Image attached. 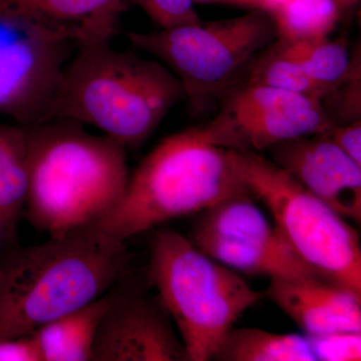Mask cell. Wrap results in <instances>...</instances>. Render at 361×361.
Listing matches in <instances>:
<instances>
[{
  "label": "cell",
  "mask_w": 361,
  "mask_h": 361,
  "mask_svg": "<svg viewBox=\"0 0 361 361\" xmlns=\"http://www.w3.org/2000/svg\"><path fill=\"white\" fill-rule=\"evenodd\" d=\"M84 127L68 120L25 127L26 216L49 237L97 224L118 205L129 182L127 149Z\"/></svg>",
  "instance_id": "obj_1"
},
{
  "label": "cell",
  "mask_w": 361,
  "mask_h": 361,
  "mask_svg": "<svg viewBox=\"0 0 361 361\" xmlns=\"http://www.w3.org/2000/svg\"><path fill=\"white\" fill-rule=\"evenodd\" d=\"M130 261L126 242L94 225L9 252L0 260V338L32 334L103 296Z\"/></svg>",
  "instance_id": "obj_2"
},
{
  "label": "cell",
  "mask_w": 361,
  "mask_h": 361,
  "mask_svg": "<svg viewBox=\"0 0 361 361\" xmlns=\"http://www.w3.org/2000/svg\"><path fill=\"white\" fill-rule=\"evenodd\" d=\"M184 99L179 80L156 59L116 49L111 42H87L66 63L47 122L92 126L135 148Z\"/></svg>",
  "instance_id": "obj_3"
},
{
  "label": "cell",
  "mask_w": 361,
  "mask_h": 361,
  "mask_svg": "<svg viewBox=\"0 0 361 361\" xmlns=\"http://www.w3.org/2000/svg\"><path fill=\"white\" fill-rule=\"evenodd\" d=\"M240 195L251 194L228 149L207 141L200 128H191L169 135L145 157L118 205L94 226L126 242Z\"/></svg>",
  "instance_id": "obj_4"
},
{
  "label": "cell",
  "mask_w": 361,
  "mask_h": 361,
  "mask_svg": "<svg viewBox=\"0 0 361 361\" xmlns=\"http://www.w3.org/2000/svg\"><path fill=\"white\" fill-rule=\"evenodd\" d=\"M149 278L189 361L212 360L235 322L262 293L172 230L156 234Z\"/></svg>",
  "instance_id": "obj_5"
},
{
  "label": "cell",
  "mask_w": 361,
  "mask_h": 361,
  "mask_svg": "<svg viewBox=\"0 0 361 361\" xmlns=\"http://www.w3.org/2000/svg\"><path fill=\"white\" fill-rule=\"evenodd\" d=\"M252 196L301 261L318 276L361 294L360 235L341 214L261 153L228 149Z\"/></svg>",
  "instance_id": "obj_6"
},
{
  "label": "cell",
  "mask_w": 361,
  "mask_h": 361,
  "mask_svg": "<svg viewBox=\"0 0 361 361\" xmlns=\"http://www.w3.org/2000/svg\"><path fill=\"white\" fill-rule=\"evenodd\" d=\"M130 44L172 71L194 110L240 84L259 52L277 39L269 13L198 21L153 32H129Z\"/></svg>",
  "instance_id": "obj_7"
},
{
  "label": "cell",
  "mask_w": 361,
  "mask_h": 361,
  "mask_svg": "<svg viewBox=\"0 0 361 361\" xmlns=\"http://www.w3.org/2000/svg\"><path fill=\"white\" fill-rule=\"evenodd\" d=\"M219 101L217 115L200 130L207 141L225 149L261 153L334 126L320 99L266 85L240 82Z\"/></svg>",
  "instance_id": "obj_8"
},
{
  "label": "cell",
  "mask_w": 361,
  "mask_h": 361,
  "mask_svg": "<svg viewBox=\"0 0 361 361\" xmlns=\"http://www.w3.org/2000/svg\"><path fill=\"white\" fill-rule=\"evenodd\" d=\"M240 195L199 213L195 246L235 272L273 278L315 274L250 198Z\"/></svg>",
  "instance_id": "obj_9"
},
{
  "label": "cell",
  "mask_w": 361,
  "mask_h": 361,
  "mask_svg": "<svg viewBox=\"0 0 361 361\" xmlns=\"http://www.w3.org/2000/svg\"><path fill=\"white\" fill-rule=\"evenodd\" d=\"M75 42L39 28L21 27L0 44V115L23 127L47 122Z\"/></svg>",
  "instance_id": "obj_10"
},
{
  "label": "cell",
  "mask_w": 361,
  "mask_h": 361,
  "mask_svg": "<svg viewBox=\"0 0 361 361\" xmlns=\"http://www.w3.org/2000/svg\"><path fill=\"white\" fill-rule=\"evenodd\" d=\"M111 292L110 307L94 339L92 361H189L159 297L130 281L128 271Z\"/></svg>",
  "instance_id": "obj_11"
},
{
  "label": "cell",
  "mask_w": 361,
  "mask_h": 361,
  "mask_svg": "<svg viewBox=\"0 0 361 361\" xmlns=\"http://www.w3.org/2000/svg\"><path fill=\"white\" fill-rule=\"evenodd\" d=\"M271 160L342 217L361 220V166L322 134L304 135L268 149Z\"/></svg>",
  "instance_id": "obj_12"
},
{
  "label": "cell",
  "mask_w": 361,
  "mask_h": 361,
  "mask_svg": "<svg viewBox=\"0 0 361 361\" xmlns=\"http://www.w3.org/2000/svg\"><path fill=\"white\" fill-rule=\"evenodd\" d=\"M266 294L307 336L361 332V294L318 275L273 278Z\"/></svg>",
  "instance_id": "obj_13"
},
{
  "label": "cell",
  "mask_w": 361,
  "mask_h": 361,
  "mask_svg": "<svg viewBox=\"0 0 361 361\" xmlns=\"http://www.w3.org/2000/svg\"><path fill=\"white\" fill-rule=\"evenodd\" d=\"M126 0H0V20L75 42H111Z\"/></svg>",
  "instance_id": "obj_14"
},
{
  "label": "cell",
  "mask_w": 361,
  "mask_h": 361,
  "mask_svg": "<svg viewBox=\"0 0 361 361\" xmlns=\"http://www.w3.org/2000/svg\"><path fill=\"white\" fill-rule=\"evenodd\" d=\"M111 297V288L103 296L33 331L42 361H92L97 329Z\"/></svg>",
  "instance_id": "obj_15"
},
{
  "label": "cell",
  "mask_w": 361,
  "mask_h": 361,
  "mask_svg": "<svg viewBox=\"0 0 361 361\" xmlns=\"http://www.w3.org/2000/svg\"><path fill=\"white\" fill-rule=\"evenodd\" d=\"M213 360L220 361H315L307 337L258 329H233Z\"/></svg>",
  "instance_id": "obj_16"
},
{
  "label": "cell",
  "mask_w": 361,
  "mask_h": 361,
  "mask_svg": "<svg viewBox=\"0 0 361 361\" xmlns=\"http://www.w3.org/2000/svg\"><path fill=\"white\" fill-rule=\"evenodd\" d=\"M27 184L25 128L0 125V230L7 234L25 209Z\"/></svg>",
  "instance_id": "obj_17"
},
{
  "label": "cell",
  "mask_w": 361,
  "mask_h": 361,
  "mask_svg": "<svg viewBox=\"0 0 361 361\" xmlns=\"http://www.w3.org/2000/svg\"><path fill=\"white\" fill-rule=\"evenodd\" d=\"M280 40L289 56L319 87L323 97L348 77L353 66L355 54L349 52L348 45L342 39H331L329 37L301 42Z\"/></svg>",
  "instance_id": "obj_18"
},
{
  "label": "cell",
  "mask_w": 361,
  "mask_h": 361,
  "mask_svg": "<svg viewBox=\"0 0 361 361\" xmlns=\"http://www.w3.org/2000/svg\"><path fill=\"white\" fill-rule=\"evenodd\" d=\"M270 14L278 39L301 42L329 37L341 11L334 0H282Z\"/></svg>",
  "instance_id": "obj_19"
},
{
  "label": "cell",
  "mask_w": 361,
  "mask_h": 361,
  "mask_svg": "<svg viewBox=\"0 0 361 361\" xmlns=\"http://www.w3.org/2000/svg\"><path fill=\"white\" fill-rule=\"evenodd\" d=\"M241 82L288 90L320 101L323 97L322 90L289 56L283 42L279 39L259 52Z\"/></svg>",
  "instance_id": "obj_20"
},
{
  "label": "cell",
  "mask_w": 361,
  "mask_h": 361,
  "mask_svg": "<svg viewBox=\"0 0 361 361\" xmlns=\"http://www.w3.org/2000/svg\"><path fill=\"white\" fill-rule=\"evenodd\" d=\"M360 51L358 49L355 51L353 66L348 77L322 99L323 108L334 126L360 120Z\"/></svg>",
  "instance_id": "obj_21"
},
{
  "label": "cell",
  "mask_w": 361,
  "mask_h": 361,
  "mask_svg": "<svg viewBox=\"0 0 361 361\" xmlns=\"http://www.w3.org/2000/svg\"><path fill=\"white\" fill-rule=\"evenodd\" d=\"M137 6L156 25L163 28L175 27L200 21L195 11L193 0H126Z\"/></svg>",
  "instance_id": "obj_22"
},
{
  "label": "cell",
  "mask_w": 361,
  "mask_h": 361,
  "mask_svg": "<svg viewBox=\"0 0 361 361\" xmlns=\"http://www.w3.org/2000/svg\"><path fill=\"white\" fill-rule=\"evenodd\" d=\"M307 338L316 360H361V332H336Z\"/></svg>",
  "instance_id": "obj_23"
},
{
  "label": "cell",
  "mask_w": 361,
  "mask_h": 361,
  "mask_svg": "<svg viewBox=\"0 0 361 361\" xmlns=\"http://www.w3.org/2000/svg\"><path fill=\"white\" fill-rule=\"evenodd\" d=\"M330 140L361 166V121L334 126L325 132Z\"/></svg>",
  "instance_id": "obj_24"
},
{
  "label": "cell",
  "mask_w": 361,
  "mask_h": 361,
  "mask_svg": "<svg viewBox=\"0 0 361 361\" xmlns=\"http://www.w3.org/2000/svg\"><path fill=\"white\" fill-rule=\"evenodd\" d=\"M0 361H42L35 336L0 338Z\"/></svg>",
  "instance_id": "obj_25"
},
{
  "label": "cell",
  "mask_w": 361,
  "mask_h": 361,
  "mask_svg": "<svg viewBox=\"0 0 361 361\" xmlns=\"http://www.w3.org/2000/svg\"><path fill=\"white\" fill-rule=\"evenodd\" d=\"M199 4H225L243 6L250 9H260L270 13L274 7L273 0H193Z\"/></svg>",
  "instance_id": "obj_26"
},
{
  "label": "cell",
  "mask_w": 361,
  "mask_h": 361,
  "mask_svg": "<svg viewBox=\"0 0 361 361\" xmlns=\"http://www.w3.org/2000/svg\"><path fill=\"white\" fill-rule=\"evenodd\" d=\"M339 9L342 11H349L360 2V0H334Z\"/></svg>",
  "instance_id": "obj_27"
},
{
  "label": "cell",
  "mask_w": 361,
  "mask_h": 361,
  "mask_svg": "<svg viewBox=\"0 0 361 361\" xmlns=\"http://www.w3.org/2000/svg\"><path fill=\"white\" fill-rule=\"evenodd\" d=\"M280 1H282V0H273V2H274V7L277 6L278 4H279ZM274 7H273V8H274ZM273 11V9H272ZM270 11V13H271Z\"/></svg>",
  "instance_id": "obj_28"
},
{
  "label": "cell",
  "mask_w": 361,
  "mask_h": 361,
  "mask_svg": "<svg viewBox=\"0 0 361 361\" xmlns=\"http://www.w3.org/2000/svg\"><path fill=\"white\" fill-rule=\"evenodd\" d=\"M2 40V33H1V30H0V42H1Z\"/></svg>",
  "instance_id": "obj_29"
}]
</instances>
